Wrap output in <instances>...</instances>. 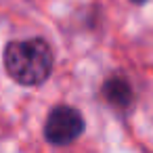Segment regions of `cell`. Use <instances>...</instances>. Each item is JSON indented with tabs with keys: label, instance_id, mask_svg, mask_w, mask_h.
Returning <instances> with one entry per match:
<instances>
[{
	"label": "cell",
	"instance_id": "obj_2",
	"mask_svg": "<svg viewBox=\"0 0 153 153\" xmlns=\"http://www.w3.org/2000/svg\"><path fill=\"white\" fill-rule=\"evenodd\" d=\"M84 132V117L78 109L59 105L55 107L44 124V136L53 145H69Z\"/></svg>",
	"mask_w": 153,
	"mask_h": 153
},
{
	"label": "cell",
	"instance_id": "obj_1",
	"mask_svg": "<svg viewBox=\"0 0 153 153\" xmlns=\"http://www.w3.org/2000/svg\"><path fill=\"white\" fill-rule=\"evenodd\" d=\"M4 69L19 84L38 86L53 71V51L42 38L11 42L4 48Z\"/></svg>",
	"mask_w": 153,
	"mask_h": 153
},
{
	"label": "cell",
	"instance_id": "obj_3",
	"mask_svg": "<svg viewBox=\"0 0 153 153\" xmlns=\"http://www.w3.org/2000/svg\"><path fill=\"white\" fill-rule=\"evenodd\" d=\"M103 97L105 101L115 107V109H128L130 103H132V86L126 78H120V76H113L109 80H105L103 84Z\"/></svg>",
	"mask_w": 153,
	"mask_h": 153
},
{
	"label": "cell",
	"instance_id": "obj_4",
	"mask_svg": "<svg viewBox=\"0 0 153 153\" xmlns=\"http://www.w3.org/2000/svg\"><path fill=\"white\" fill-rule=\"evenodd\" d=\"M130 2H134V4H143V2H147V0H130Z\"/></svg>",
	"mask_w": 153,
	"mask_h": 153
}]
</instances>
